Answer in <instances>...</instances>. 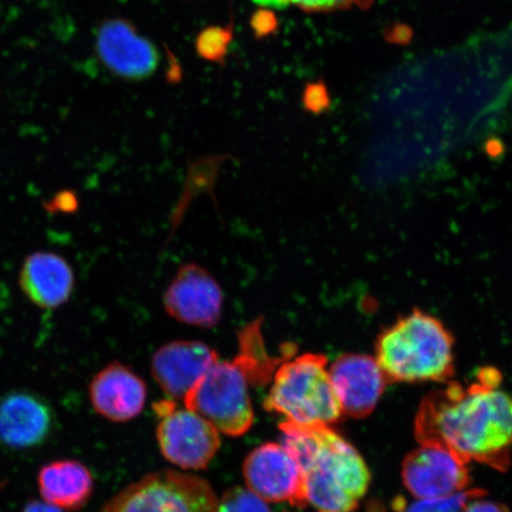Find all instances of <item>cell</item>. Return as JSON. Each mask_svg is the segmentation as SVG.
I'll list each match as a JSON object with an SVG mask.
<instances>
[{"label":"cell","instance_id":"cell-26","mask_svg":"<svg viewBox=\"0 0 512 512\" xmlns=\"http://www.w3.org/2000/svg\"><path fill=\"white\" fill-rule=\"evenodd\" d=\"M254 2L270 9H284L286 6L291 5L290 0H254Z\"/></svg>","mask_w":512,"mask_h":512},{"label":"cell","instance_id":"cell-4","mask_svg":"<svg viewBox=\"0 0 512 512\" xmlns=\"http://www.w3.org/2000/svg\"><path fill=\"white\" fill-rule=\"evenodd\" d=\"M376 361L388 381L446 382L454 374V339L438 318L414 310L384 329Z\"/></svg>","mask_w":512,"mask_h":512},{"label":"cell","instance_id":"cell-19","mask_svg":"<svg viewBox=\"0 0 512 512\" xmlns=\"http://www.w3.org/2000/svg\"><path fill=\"white\" fill-rule=\"evenodd\" d=\"M216 512H272L264 499L251 490L234 488L224 494L217 502Z\"/></svg>","mask_w":512,"mask_h":512},{"label":"cell","instance_id":"cell-17","mask_svg":"<svg viewBox=\"0 0 512 512\" xmlns=\"http://www.w3.org/2000/svg\"><path fill=\"white\" fill-rule=\"evenodd\" d=\"M37 488L42 501L66 511H79L94 491L92 472L74 459H59L44 464L37 473Z\"/></svg>","mask_w":512,"mask_h":512},{"label":"cell","instance_id":"cell-15","mask_svg":"<svg viewBox=\"0 0 512 512\" xmlns=\"http://www.w3.org/2000/svg\"><path fill=\"white\" fill-rule=\"evenodd\" d=\"M147 398L146 383L130 368L112 362L89 384L94 411L114 422L130 421L142 413Z\"/></svg>","mask_w":512,"mask_h":512},{"label":"cell","instance_id":"cell-5","mask_svg":"<svg viewBox=\"0 0 512 512\" xmlns=\"http://www.w3.org/2000/svg\"><path fill=\"white\" fill-rule=\"evenodd\" d=\"M264 407L296 425L336 424L343 414L332 386L328 358L312 352L286 358L275 369Z\"/></svg>","mask_w":512,"mask_h":512},{"label":"cell","instance_id":"cell-16","mask_svg":"<svg viewBox=\"0 0 512 512\" xmlns=\"http://www.w3.org/2000/svg\"><path fill=\"white\" fill-rule=\"evenodd\" d=\"M18 284L31 304L42 310H55L72 297L75 278L72 267L61 255L35 252L25 258Z\"/></svg>","mask_w":512,"mask_h":512},{"label":"cell","instance_id":"cell-23","mask_svg":"<svg viewBox=\"0 0 512 512\" xmlns=\"http://www.w3.org/2000/svg\"><path fill=\"white\" fill-rule=\"evenodd\" d=\"M480 498L473 499V501L466 505L462 512H510L504 504L480 501Z\"/></svg>","mask_w":512,"mask_h":512},{"label":"cell","instance_id":"cell-7","mask_svg":"<svg viewBox=\"0 0 512 512\" xmlns=\"http://www.w3.org/2000/svg\"><path fill=\"white\" fill-rule=\"evenodd\" d=\"M159 419L157 440L164 458L183 470L207 469L220 450V432L188 408L176 407Z\"/></svg>","mask_w":512,"mask_h":512},{"label":"cell","instance_id":"cell-1","mask_svg":"<svg viewBox=\"0 0 512 512\" xmlns=\"http://www.w3.org/2000/svg\"><path fill=\"white\" fill-rule=\"evenodd\" d=\"M502 374L479 370L469 386L448 383L422 401L415 419L419 444H437L469 464L507 471L512 456V395L504 392Z\"/></svg>","mask_w":512,"mask_h":512},{"label":"cell","instance_id":"cell-8","mask_svg":"<svg viewBox=\"0 0 512 512\" xmlns=\"http://www.w3.org/2000/svg\"><path fill=\"white\" fill-rule=\"evenodd\" d=\"M467 465L444 446L420 444L402 464L403 484L416 499L456 495L471 482Z\"/></svg>","mask_w":512,"mask_h":512},{"label":"cell","instance_id":"cell-22","mask_svg":"<svg viewBox=\"0 0 512 512\" xmlns=\"http://www.w3.org/2000/svg\"><path fill=\"white\" fill-rule=\"evenodd\" d=\"M275 27V18L270 11H260L253 18V28L258 35H267Z\"/></svg>","mask_w":512,"mask_h":512},{"label":"cell","instance_id":"cell-18","mask_svg":"<svg viewBox=\"0 0 512 512\" xmlns=\"http://www.w3.org/2000/svg\"><path fill=\"white\" fill-rule=\"evenodd\" d=\"M484 495L483 490L472 489L447 497L418 499L403 512H462L473 499Z\"/></svg>","mask_w":512,"mask_h":512},{"label":"cell","instance_id":"cell-24","mask_svg":"<svg viewBox=\"0 0 512 512\" xmlns=\"http://www.w3.org/2000/svg\"><path fill=\"white\" fill-rule=\"evenodd\" d=\"M319 100L320 104L324 107L326 94L324 93V88L320 86H313L306 91L305 102L306 106L310 108L311 111H319L317 101Z\"/></svg>","mask_w":512,"mask_h":512},{"label":"cell","instance_id":"cell-14","mask_svg":"<svg viewBox=\"0 0 512 512\" xmlns=\"http://www.w3.org/2000/svg\"><path fill=\"white\" fill-rule=\"evenodd\" d=\"M220 360L208 344L175 341L160 347L152 356L151 370L156 382L170 400H184L204 374Z\"/></svg>","mask_w":512,"mask_h":512},{"label":"cell","instance_id":"cell-11","mask_svg":"<svg viewBox=\"0 0 512 512\" xmlns=\"http://www.w3.org/2000/svg\"><path fill=\"white\" fill-rule=\"evenodd\" d=\"M50 403L29 390H14L0 398V444L11 450H31L47 443L55 430Z\"/></svg>","mask_w":512,"mask_h":512},{"label":"cell","instance_id":"cell-25","mask_svg":"<svg viewBox=\"0 0 512 512\" xmlns=\"http://www.w3.org/2000/svg\"><path fill=\"white\" fill-rule=\"evenodd\" d=\"M22 512H64L63 510L54 507L49 503L42 501V499H32L24 505Z\"/></svg>","mask_w":512,"mask_h":512},{"label":"cell","instance_id":"cell-21","mask_svg":"<svg viewBox=\"0 0 512 512\" xmlns=\"http://www.w3.org/2000/svg\"><path fill=\"white\" fill-rule=\"evenodd\" d=\"M374 0H290V4L306 12H332L347 10L352 6L367 9Z\"/></svg>","mask_w":512,"mask_h":512},{"label":"cell","instance_id":"cell-10","mask_svg":"<svg viewBox=\"0 0 512 512\" xmlns=\"http://www.w3.org/2000/svg\"><path fill=\"white\" fill-rule=\"evenodd\" d=\"M163 302L165 311L177 322L209 329L220 322L223 292L207 270L189 264L179 268Z\"/></svg>","mask_w":512,"mask_h":512},{"label":"cell","instance_id":"cell-13","mask_svg":"<svg viewBox=\"0 0 512 512\" xmlns=\"http://www.w3.org/2000/svg\"><path fill=\"white\" fill-rule=\"evenodd\" d=\"M329 373L342 414L355 419L375 411L389 382L376 358L368 355L339 356Z\"/></svg>","mask_w":512,"mask_h":512},{"label":"cell","instance_id":"cell-9","mask_svg":"<svg viewBox=\"0 0 512 512\" xmlns=\"http://www.w3.org/2000/svg\"><path fill=\"white\" fill-rule=\"evenodd\" d=\"M242 471L248 490L265 502L306 507L303 472L280 444L255 448L245 459Z\"/></svg>","mask_w":512,"mask_h":512},{"label":"cell","instance_id":"cell-12","mask_svg":"<svg viewBox=\"0 0 512 512\" xmlns=\"http://www.w3.org/2000/svg\"><path fill=\"white\" fill-rule=\"evenodd\" d=\"M95 46L102 63L121 78L144 80L158 68L157 48L123 19L102 24L96 32Z\"/></svg>","mask_w":512,"mask_h":512},{"label":"cell","instance_id":"cell-2","mask_svg":"<svg viewBox=\"0 0 512 512\" xmlns=\"http://www.w3.org/2000/svg\"><path fill=\"white\" fill-rule=\"evenodd\" d=\"M280 445L303 472L307 505L317 512H351L367 494L370 472L361 454L329 426L283 421Z\"/></svg>","mask_w":512,"mask_h":512},{"label":"cell","instance_id":"cell-6","mask_svg":"<svg viewBox=\"0 0 512 512\" xmlns=\"http://www.w3.org/2000/svg\"><path fill=\"white\" fill-rule=\"evenodd\" d=\"M217 502L206 479L165 470L127 486L100 512H216Z\"/></svg>","mask_w":512,"mask_h":512},{"label":"cell","instance_id":"cell-20","mask_svg":"<svg viewBox=\"0 0 512 512\" xmlns=\"http://www.w3.org/2000/svg\"><path fill=\"white\" fill-rule=\"evenodd\" d=\"M232 40L229 31L215 28L203 32L198 38L197 49L208 60L219 61L227 53L229 42Z\"/></svg>","mask_w":512,"mask_h":512},{"label":"cell","instance_id":"cell-3","mask_svg":"<svg viewBox=\"0 0 512 512\" xmlns=\"http://www.w3.org/2000/svg\"><path fill=\"white\" fill-rule=\"evenodd\" d=\"M239 350L234 360L217 361L183 400L185 408L228 437H241L253 426L249 384L270 381L279 364L290 357L271 356L266 350L261 318L239 332Z\"/></svg>","mask_w":512,"mask_h":512}]
</instances>
